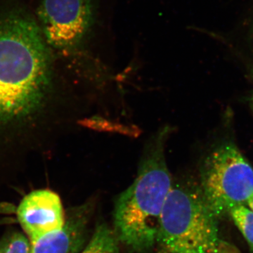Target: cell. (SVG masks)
Listing matches in <instances>:
<instances>
[{
    "label": "cell",
    "mask_w": 253,
    "mask_h": 253,
    "mask_svg": "<svg viewBox=\"0 0 253 253\" xmlns=\"http://www.w3.org/2000/svg\"><path fill=\"white\" fill-rule=\"evenodd\" d=\"M61 58L28 0H0V176L49 151L63 96Z\"/></svg>",
    "instance_id": "cell-1"
},
{
    "label": "cell",
    "mask_w": 253,
    "mask_h": 253,
    "mask_svg": "<svg viewBox=\"0 0 253 253\" xmlns=\"http://www.w3.org/2000/svg\"><path fill=\"white\" fill-rule=\"evenodd\" d=\"M172 132L163 126L145 146L134 182L118 196L113 211L115 234L120 244L135 253H146L157 244L165 202L172 179L166 158Z\"/></svg>",
    "instance_id": "cell-2"
},
{
    "label": "cell",
    "mask_w": 253,
    "mask_h": 253,
    "mask_svg": "<svg viewBox=\"0 0 253 253\" xmlns=\"http://www.w3.org/2000/svg\"><path fill=\"white\" fill-rule=\"evenodd\" d=\"M157 244L166 253H219L217 218L200 186L173 182L161 217Z\"/></svg>",
    "instance_id": "cell-3"
},
{
    "label": "cell",
    "mask_w": 253,
    "mask_h": 253,
    "mask_svg": "<svg viewBox=\"0 0 253 253\" xmlns=\"http://www.w3.org/2000/svg\"><path fill=\"white\" fill-rule=\"evenodd\" d=\"M200 173V187L217 219L238 206H246L253 193V168L235 144L223 143L212 149Z\"/></svg>",
    "instance_id": "cell-4"
},
{
    "label": "cell",
    "mask_w": 253,
    "mask_h": 253,
    "mask_svg": "<svg viewBox=\"0 0 253 253\" xmlns=\"http://www.w3.org/2000/svg\"><path fill=\"white\" fill-rule=\"evenodd\" d=\"M34 11L46 42L61 57L81 49L96 21L95 0H40Z\"/></svg>",
    "instance_id": "cell-5"
},
{
    "label": "cell",
    "mask_w": 253,
    "mask_h": 253,
    "mask_svg": "<svg viewBox=\"0 0 253 253\" xmlns=\"http://www.w3.org/2000/svg\"><path fill=\"white\" fill-rule=\"evenodd\" d=\"M16 214L31 243L61 230L66 222L61 200L49 189L35 190L26 195Z\"/></svg>",
    "instance_id": "cell-6"
},
{
    "label": "cell",
    "mask_w": 253,
    "mask_h": 253,
    "mask_svg": "<svg viewBox=\"0 0 253 253\" xmlns=\"http://www.w3.org/2000/svg\"><path fill=\"white\" fill-rule=\"evenodd\" d=\"M92 204L74 208L66 217L62 229L31 243V253H78L84 246Z\"/></svg>",
    "instance_id": "cell-7"
},
{
    "label": "cell",
    "mask_w": 253,
    "mask_h": 253,
    "mask_svg": "<svg viewBox=\"0 0 253 253\" xmlns=\"http://www.w3.org/2000/svg\"><path fill=\"white\" fill-rule=\"evenodd\" d=\"M78 253H120V242L113 229L101 223L95 228L87 244Z\"/></svg>",
    "instance_id": "cell-8"
},
{
    "label": "cell",
    "mask_w": 253,
    "mask_h": 253,
    "mask_svg": "<svg viewBox=\"0 0 253 253\" xmlns=\"http://www.w3.org/2000/svg\"><path fill=\"white\" fill-rule=\"evenodd\" d=\"M229 214L253 253V211L248 208L247 206H240L234 208Z\"/></svg>",
    "instance_id": "cell-9"
},
{
    "label": "cell",
    "mask_w": 253,
    "mask_h": 253,
    "mask_svg": "<svg viewBox=\"0 0 253 253\" xmlns=\"http://www.w3.org/2000/svg\"><path fill=\"white\" fill-rule=\"evenodd\" d=\"M31 241L20 231H9L0 240V253H31Z\"/></svg>",
    "instance_id": "cell-10"
},
{
    "label": "cell",
    "mask_w": 253,
    "mask_h": 253,
    "mask_svg": "<svg viewBox=\"0 0 253 253\" xmlns=\"http://www.w3.org/2000/svg\"><path fill=\"white\" fill-rule=\"evenodd\" d=\"M246 206H249V209L253 212V193L249 199H248L247 203H246Z\"/></svg>",
    "instance_id": "cell-11"
},
{
    "label": "cell",
    "mask_w": 253,
    "mask_h": 253,
    "mask_svg": "<svg viewBox=\"0 0 253 253\" xmlns=\"http://www.w3.org/2000/svg\"><path fill=\"white\" fill-rule=\"evenodd\" d=\"M251 103H252L253 106V92L252 94V97H251Z\"/></svg>",
    "instance_id": "cell-12"
}]
</instances>
